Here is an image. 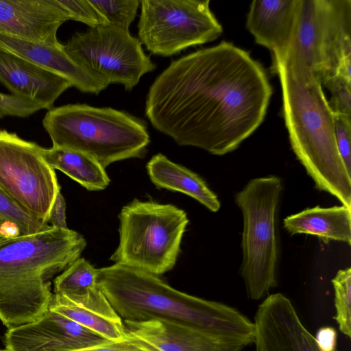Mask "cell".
Here are the masks:
<instances>
[{
    "mask_svg": "<svg viewBox=\"0 0 351 351\" xmlns=\"http://www.w3.org/2000/svg\"><path fill=\"white\" fill-rule=\"evenodd\" d=\"M271 94L262 64L221 41L172 60L149 88L145 115L178 145L223 156L260 126Z\"/></svg>",
    "mask_w": 351,
    "mask_h": 351,
    "instance_id": "6da1fadb",
    "label": "cell"
},
{
    "mask_svg": "<svg viewBox=\"0 0 351 351\" xmlns=\"http://www.w3.org/2000/svg\"><path fill=\"white\" fill-rule=\"evenodd\" d=\"M97 282L123 320H162L254 343V323L238 310L180 291L159 276L114 263L97 269Z\"/></svg>",
    "mask_w": 351,
    "mask_h": 351,
    "instance_id": "7a4b0ae2",
    "label": "cell"
},
{
    "mask_svg": "<svg viewBox=\"0 0 351 351\" xmlns=\"http://www.w3.org/2000/svg\"><path fill=\"white\" fill-rule=\"evenodd\" d=\"M282 95V115L290 144L315 188L351 208V174L339 154L334 114L322 85L306 69L285 61L272 63Z\"/></svg>",
    "mask_w": 351,
    "mask_h": 351,
    "instance_id": "3957f363",
    "label": "cell"
},
{
    "mask_svg": "<svg viewBox=\"0 0 351 351\" xmlns=\"http://www.w3.org/2000/svg\"><path fill=\"white\" fill-rule=\"evenodd\" d=\"M86 246L79 232L51 228L0 245V319L11 329L32 323L48 311L51 279Z\"/></svg>",
    "mask_w": 351,
    "mask_h": 351,
    "instance_id": "277c9868",
    "label": "cell"
},
{
    "mask_svg": "<svg viewBox=\"0 0 351 351\" xmlns=\"http://www.w3.org/2000/svg\"><path fill=\"white\" fill-rule=\"evenodd\" d=\"M53 147L82 152L104 169L130 158H142L150 143L146 123L125 111L85 104L49 110L43 119Z\"/></svg>",
    "mask_w": 351,
    "mask_h": 351,
    "instance_id": "5b68a950",
    "label": "cell"
},
{
    "mask_svg": "<svg viewBox=\"0 0 351 351\" xmlns=\"http://www.w3.org/2000/svg\"><path fill=\"white\" fill-rule=\"evenodd\" d=\"M282 189L279 177L268 176L251 179L235 195L243 219L239 273L248 297L254 300L277 286L278 213Z\"/></svg>",
    "mask_w": 351,
    "mask_h": 351,
    "instance_id": "8992f818",
    "label": "cell"
},
{
    "mask_svg": "<svg viewBox=\"0 0 351 351\" xmlns=\"http://www.w3.org/2000/svg\"><path fill=\"white\" fill-rule=\"evenodd\" d=\"M119 242L110 259L160 276L176 265L189 219L169 204L134 199L119 215Z\"/></svg>",
    "mask_w": 351,
    "mask_h": 351,
    "instance_id": "52a82bcc",
    "label": "cell"
},
{
    "mask_svg": "<svg viewBox=\"0 0 351 351\" xmlns=\"http://www.w3.org/2000/svg\"><path fill=\"white\" fill-rule=\"evenodd\" d=\"M351 56V1L299 0L292 38L278 60L300 65L322 85Z\"/></svg>",
    "mask_w": 351,
    "mask_h": 351,
    "instance_id": "ba28073f",
    "label": "cell"
},
{
    "mask_svg": "<svg viewBox=\"0 0 351 351\" xmlns=\"http://www.w3.org/2000/svg\"><path fill=\"white\" fill-rule=\"evenodd\" d=\"M137 27L141 44L164 57L213 41L223 32L209 0H142Z\"/></svg>",
    "mask_w": 351,
    "mask_h": 351,
    "instance_id": "9c48e42d",
    "label": "cell"
},
{
    "mask_svg": "<svg viewBox=\"0 0 351 351\" xmlns=\"http://www.w3.org/2000/svg\"><path fill=\"white\" fill-rule=\"evenodd\" d=\"M64 50L92 76L108 86L121 84L127 90L156 69L138 38L130 31L109 25L76 32L64 45Z\"/></svg>",
    "mask_w": 351,
    "mask_h": 351,
    "instance_id": "30bf717a",
    "label": "cell"
},
{
    "mask_svg": "<svg viewBox=\"0 0 351 351\" xmlns=\"http://www.w3.org/2000/svg\"><path fill=\"white\" fill-rule=\"evenodd\" d=\"M40 148L16 133L0 130V188L30 217L47 223L60 186Z\"/></svg>",
    "mask_w": 351,
    "mask_h": 351,
    "instance_id": "8fae6325",
    "label": "cell"
},
{
    "mask_svg": "<svg viewBox=\"0 0 351 351\" xmlns=\"http://www.w3.org/2000/svg\"><path fill=\"white\" fill-rule=\"evenodd\" d=\"M4 341L8 351H77L111 340L49 308L36 321L8 329Z\"/></svg>",
    "mask_w": 351,
    "mask_h": 351,
    "instance_id": "7c38bea8",
    "label": "cell"
},
{
    "mask_svg": "<svg viewBox=\"0 0 351 351\" xmlns=\"http://www.w3.org/2000/svg\"><path fill=\"white\" fill-rule=\"evenodd\" d=\"M254 325L255 351H322L291 301L280 293L259 304Z\"/></svg>",
    "mask_w": 351,
    "mask_h": 351,
    "instance_id": "4fadbf2b",
    "label": "cell"
},
{
    "mask_svg": "<svg viewBox=\"0 0 351 351\" xmlns=\"http://www.w3.org/2000/svg\"><path fill=\"white\" fill-rule=\"evenodd\" d=\"M70 20L59 0H0V33L58 46L60 25Z\"/></svg>",
    "mask_w": 351,
    "mask_h": 351,
    "instance_id": "5bb4252c",
    "label": "cell"
},
{
    "mask_svg": "<svg viewBox=\"0 0 351 351\" xmlns=\"http://www.w3.org/2000/svg\"><path fill=\"white\" fill-rule=\"evenodd\" d=\"M123 324L129 336L154 351H241L248 346L242 341L162 320H123Z\"/></svg>",
    "mask_w": 351,
    "mask_h": 351,
    "instance_id": "9a60e30c",
    "label": "cell"
},
{
    "mask_svg": "<svg viewBox=\"0 0 351 351\" xmlns=\"http://www.w3.org/2000/svg\"><path fill=\"white\" fill-rule=\"evenodd\" d=\"M0 83L11 95L38 104L43 109L53 108L57 99L71 83L11 51L0 47Z\"/></svg>",
    "mask_w": 351,
    "mask_h": 351,
    "instance_id": "2e32d148",
    "label": "cell"
},
{
    "mask_svg": "<svg viewBox=\"0 0 351 351\" xmlns=\"http://www.w3.org/2000/svg\"><path fill=\"white\" fill-rule=\"evenodd\" d=\"M299 0H255L246 28L256 43L268 49L272 61L284 57L293 36Z\"/></svg>",
    "mask_w": 351,
    "mask_h": 351,
    "instance_id": "e0dca14e",
    "label": "cell"
},
{
    "mask_svg": "<svg viewBox=\"0 0 351 351\" xmlns=\"http://www.w3.org/2000/svg\"><path fill=\"white\" fill-rule=\"evenodd\" d=\"M0 47L61 76L81 92L98 95L108 86L73 61L62 44L52 46L0 33Z\"/></svg>",
    "mask_w": 351,
    "mask_h": 351,
    "instance_id": "ac0fdd59",
    "label": "cell"
},
{
    "mask_svg": "<svg viewBox=\"0 0 351 351\" xmlns=\"http://www.w3.org/2000/svg\"><path fill=\"white\" fill-rule=\"evenodd\" d=\"M283 228L291 235H313L326 244L335 241L350 245L351 208L343 205L308 208L286 217Z\"/></svg>",
    "mask_w": 351,
    "mask_h": 351,
    "instance_id": "d6986e66",
    "label": "cell"
},
{
    "mask_svg": "<svg viewBox=\"0 0 351 351\" xmlns=\"http://www.w3.org/2000/svg\"><path fill=\"white\" fill-rule=\"evenodd\" d=\"M97 270L85 258H78L55 278L54 292L107 317L120 318L97 285Z\"/></svg>",
    "mask_w": 351,
    "mask_h": 351,
    "instance_id": "ffe728a7",
    "label": "cell"
},
{
    "mask_svg": "<svg viewBox=\"0 0 351 351\" xmlns=\"http://www.w3.org/2000/svg\"><path fill=\"white\" fill-rule=\"evenodd\" d=\"M146 169L152 182L158 189L182 193L195 199L211 212H217L221 203L217 195L198 174L157 154Z\"/></svg>",
    "mask_w": 351,
    "mask_h": 351,
    "instance_id": "44dd1931",
    "label": "cell"
},
{
    "mask_svg": "<svg viewBox=\"0 0 351 351\" xmlns=\"http://www.w3.org/2000/svg\"><path fill=\"white\" fill-rule=\"evenodd\" d=\"M40 152L51 168L63 172L88 191H101L110 184L105 169L86 154L53 146H40Z\"/></svg>",
    "mask_w": 351,
    "mask_h": 351,
    "instance_id": "7402d4cb",
    "label": "cell"
},
{
    "mask_svg": "<svg viewBox=\"0 0 351 351\" xmlns=\"http://www.w3.org/2000/svg\"><path fill=\"white\" fill-rule=\"evenodd\" d=\"M49 308L107 339L118 341L129 337L121 318L107 317L77 304L62 295L53 294Z\"/></svg>",
    "mask_w": 351,
    "mask_h": 351,
    "instance_id": "603a6c76",
    "label": "cell"
},
{
    "mask_svg": "<svg viewBox=\"0 0 351 351\" xmlns=\"http://www.w3.org/2000/svg\"><path fill=\"white\" fill-rule=\"evenodd\" d=\"M335 291L336 315L339 330L351 337V268L340 269L331 280Z\"/></svg>",
    "mask_w": 351,
    "mask_h": 351,
    "instance_id": "cb8c5ba5",
    "label": "cell"
},
{
    "mask_svg": "<svg viewBox=\"0 0 351 351\" xmlns=\"http://www.w3.org/2000/svg\"><path fill=\"white\" fill-rule=\"evenodd\" d=\"M108 25L129 31L134 20L140 0H89Z\"/></svg>",
    "mask_w": 351,
    "mask_h": 351,
    "instance_id": "d4e9b609",
    "label": "cell"
},
{
    "mask_svg": "<svg viewBox=\"0 0 351 351\" xmlns=\"http://www.w3.org/2000/svg\"><path fill=\"white\" fill-rule=\"evenodd\" d=\"M0 221L14 226L21 237L45 231L51 226L39 221L16 205L0 188Z\"/></svg>",
    "mask_w": 351,
    "mask_h": 351,
    "instance_id": "484cf974",
    "label": "cell"
},
{
    "mask_svg": "<svg viewBox=\"0 0 351 351\" xmlns=\"http://www.w3.org/2000/svg\"><path fill=\"white\" fill-rule=\"evenodd\" d=\"M322 85L331 93L328 104L332 112L351 117V80L335 73Z\"/></svg>",
    "mask_w": 351,
    "mask_h": 351,
    "instance_id": "4316f807",
    "label": "cell"
},
{
    "mask_svg": "<svg viewBox=\"0 0 351 351\" xmlns=\"http://www.w3.org/2000/svg\"><path fill=\"white\" fill-rule=\"evenodd\" d=\"M66 10L70 20L85 23L90 28L108 25L89 0H59Z\"/></svg>",
    "mask_w": 351,
    "mask_h": 351,
    "instance_id": "83f0119b",
    "label": "cell"
},
{
    "mask_svg": "<svg viewBox=\"0 0 351 351\" xmlns=\"http://www.w3.org/2000/svg\"><path fill=\"white\" fill-rule=\"evenodd\" d=\"M333 114L337 149L347 171L351 174V117Z\"/></svg>",
    "mask_w": 351,
    "mask_h": 351,
    "instance_id": "f1b7e54d",
    "label": "cell"
},
{
    "mask_svg": "<svg viewBox=\"0 0 351 351\" xmlns=\"http://www.w3.org/2000/svg\"><path fill=\"white\" fill-rule=\"evenodd\" d=\"M43 108L37 103L11 94L0 93V112L3 116L28 117Z\"/></svg>",
    "mask_w": 351,
    "mask_h": 351,
    "instance_id": "f546056e",
    "label": "cell"
},
{
    "mask_svg": "<svg viewBox=\"0 0 351 351\" xmlns=\"http://www.w3.org/2000/svg\"><path fill=\"white\" fill-rule=\"evenodd\" d=\"M77 351H154L129 336L128 338L89 347Z\"/></svg>",
    "mask_w": 351,
    "mask_h": 351,
    "instance_id": "4dcf8cb0",
    "label": "cell"
},
{
    "mask_svg": "<svg viewBox=\"0 0 351 351\" xmlns=\"http://www.w3.org/2000/svg\"><path fill=\"white\" fill-rule=\"evenodd\" d=\"M47 223L56 228H68L66 222V202L60 191L56 195Z\"/></svg>",
    "mask_w": 351,
    "mask_h": 351,
    "instance_id": "1f68e13d",
    "label": "cell"
},
{
    "mask_svg": "<svg viewBox=\"0 0 351 351\" xmlns=\"http://www.w3.org/2000/svg\"><path fill=\"white\" fill-rule=\"evenodd\" d=\"M315 340L322 351H334L337 345V331L332 327H322L317 332Z\"/></svg>",
    "mask_w": 351,
    "mask_h": 351,
    "instance_id": "d6a6232c",
    "label": "cell"
},
{
    "mask_svg": "<svg viewBox=\"0 0 351 351\" xmlns=\"http://www.w3.org/2000/svg\"><path fill=\"white\" fill-rule=\"evenodd\" d=\"M3 117H4V116H3V115L0 112V119H1Z\"/></svg>",
    "mask_w": 351,
    "mask_h": 351,
    "instance_id": "836d02e7",
    "label": "cell"
},
{
    "mask_svg": "<svg viewBox=\"0 0 351 351\" xmlns=\"http://www.w3.org/2000/svg\"><path fill=\"white\" fill-rule=\"evenodd\" d=\"M0 351H8L6 350H0Z\"/></svg>",
    "mask_w": 351,
    "mask_h": 351,
    "instance_id": "e575fe53",
    "label": "cell"
}]
</instances>
